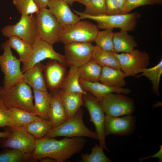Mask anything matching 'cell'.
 <instances>
[{
    "label": "cell",
    "instance_id": "obj_1",
    "mask_svg": "<svg viewBox=\"0 0 162 162\" xmlns=\"http://www.w3.org/2000/svg\"><path fill=\"white\" fill-rule=\"evenodd\" d=\"M86 141L83 137H65L60 140L44 137L35 139L34 149L31 153L33 159L39 160L45 157L63 162L83 149Z\"/></svg>",
    "mask_w": 162,
    "mask_h": 162
},
{
    "label": "cell",
    "instance_id": "obj_2",
    "mask_svg": "<svg viewBox=\"0 0 162 162\" xmlns=\"http://www.w3.org/2000/svg\"><path fill=\"white\" fill-rule=\"evenodd\" d=\"M31 87L23 81L5 88L0 86V100L8 108L26 110L37 115Z\"/></svg>",
    "mask_w": 162,
    "mask_h": 162
},
{
    "label": "cell",
    "instance_id": "obj_3",
    "mask_svg": "<svg viewBox=\"0 0 162 162\" xmlns=\"http://www.w3.org/2000/svg\"><path fill=\"white\" fill-rule=\"evenodd\" d=\"M81 20L88 19L95 21L99 28L104 30L119 28L128 32L135 30L140 15L137 12L98 16H92L74 10Z\"/></svg>",
    "mask_w": 162,
    "mask_h": 162
},
{
    "label": "cell",
    "instance_id": "obj_4",
    "mask_svg": "<svg viewBox=\"0 0 162 162\" xmlns=\"http://www.w3.org/2000/svg\"><path fill=\"white\" fill-rule=\"evenodd\" d=\"M99 28L87 21H81L71 24L62 26L58 41L64 44L73 43L94 42Z\"/></svg>",
    "mask_w": 162,
    "mask_h": 162
},
{
    "label": "cell",
    "instance_id": "obj_5",
    "mask_svg": "<svg viewBox=\"0 0 162 162\" xmlns=\"http://www.w3.org/2000/svg\"><path fill=\"white\" fill-rule=\"evenodd\" d=\"M83 116V111L80 108L73 116L65 122L53 128L45 137H87L98 140L96 132L88 129L84 124Z\"/></svg>",
    "mask_w": 162,
    "mask_h": 162
},
{
    "label": "cell",
    "instance_id": "obj_6",
    "mask_svg": "<svg viewBox=\"0 0 162 162\" xmlns=\"http://www.w3.org/2000/svg\"><path fill=\"white\" fill-rule=\"evenodd\" d=\"M3 53L0 55V67L4 74L3 86L10 87L22 81L23 73L20 68L21 62L13 54L11 48L6 41L1 46Z\"/></svg>",
    "mask_w": 162,
    "mask_h": 162
},
{
    "label": "cell",
    "instance_id": "obj_7",
    "mask_svg": "<svg viewBox=\"0 0 162 162\" xmlns=\"http://www.w3.org/2000/svg\"><path fill=\"white\" fill-rule=\"evenodd\" d=\"M2 35L9 38H18L32 45L40 38L36 26L35 15H21L15 24L5 26L1 30Z\"/></svg>",
    "mask_w": 162,
    "mask_h": 162
},
{
    "label": "cell",
    "instance_id": "obj_8",
    "mask_svg": "<svg viewBox=\"0 0 162 162\" xmlns=\"http://www.w3.org/2000/svg\"><path fill=\"white\" fill-rule=\"evenodd\" d=\"M35 21L40 38L53 45L59 42L62 25L47 7L40 8L35 14Z\"/></svg>",
    "mask_w": 162,
    "mask_h": 162
},
{
    "label": "cell",
    "instance_id": "obj_9",
    "mask_svg": "<svg viewBox=\"0 0 162 162\" xmlns=\"http://www.w3.org/2000/svg\"><path fill=\"white\" fill-rule=\"evenodd\" d=\"M106 115L113 117L132 115L135 111L132 99L122 94H108L98 100Z\"/></svg>",
    "mask_w": 162,
    "mask_h": 162
},
{
    "label": "cell",
    "instance_id": "obj_10",
    "mask_svg": "<svg viewBox=\"0 0 162 162\" xmlns=\"http://www.w3.org/2000/svg\"><path fill=\"white\" fill-rule=\"evenodd\" d=\"M8 128L10 134L6 137L0 138V147L14 149L32 153L35 147V138L24 127L15 126Z\"/></svg>",
    "mask_w": 162,
    "mask_h": 162
},
{
    "label": "cell",
    "instance_id": "obj_11",
    "mask_svg": "<svg viewBox=\"0 0 162 162\" xmlns=\"http://www.w3.org/2000/svg\"><path fill=\"white\" fill-rule=\"evenodd\" d=\"M115 54L121 69L127 77L136 76L147 68L149 64L150 58L148 54L138 49H134L127 53L115 52Z\"/></svg>",
    "mask_w": 162,
    "mask_h": 162
},
{
    "label": "cell",
    "instance_id": "obj_12",
    "mask_svg": "<svg viewBox=\"0 0 162 162\" xmlns=\"http://www.w3.org/2000/svg\"><path fill=\"white\" fill-rule=\"evenodd\" d=\"M83 105L87 109L90 121L94 125L96 133L99 142V145L109 152L106 144V137L104 124L106 114L99 101L93 95H84Z\"/></svg>",
    "mask_w": 162,
    "mask_h": 162
},
{
    "label": "cell",
    "instance_id": "obj_13",
    "mask_svg": "<svg viewBox=\"0 0 162 162\" xmlns=\"http://www.w3.org/2000/svg\"><path fill=\"white\" fill-rule=\"evenodd\" d=\"M94 46L90 43L64 44V64L78 68L92 59Z\"/></svg>",
    "mask_w": 162,
    "mask_h": 162
},
{
    "label": "cell",
    "instance_id": "obj_14",
    "mask_svg": "<svg viewBox=\"0 0 162 162\" xmlns=\"http://www.w3.org/2000/svg\"><path fill=\"white\" fill-rule=\"evenodd\" d=\"M53 45L40 38L32 45L33 51L28 61L21 68L23 73L36 64L45 59H53L64 64V56L55 50Z\"/></svg>",
    "mask_w": 162,
    "mask_h": 162
},
{
    "label": "cell",
    "instance_id": "obj_15",
    "mask_svg": "<svg viewBox=\"0 0 162 162\" xmlns=\"http://www.w3.org/2000/svg\"><path fill=\"white\" fill-rule=\"evenodd\" d=\"M136 118L132 115L118 117L106 115L104 124L105 134L106 136L129 135L136 129Z\"/></svg>",
    "mask_w": 162,
    "mask_h": 162
},
{
    "label": "cell",
    "instance_id": "obj_16",
    "mask_svg": "<svg viewBox=\"0 0 162 162\" xmlns=\"http://www.w3.org/2000/svg\"><path fill=\"white\" fill-rule=\"evenodd\" d=\"M65 64L57 60L49 59L44 65V75L47 88L52 94L61 89L66 76Z\"/></svg>",
    "mask_w": 162,
    "mask_h": 162
},
{
    "label": "cell",
    "instance_id": "obj_17",
    "mask_svg": "<svg viewBox=\"0 0 162 162\" xmlns=\"http://www.w3.org/2000/svg\"><path fill=\"white\" fill-rule=\"evenodd\" d=\"M63 0H50L47 7L51 13L62 26L75 23L81 20L70 10Z\"/></svg>",
    "mask_w": 162,
    "mask_h": 162
},
{
    "label": "cell",
    "instance_id": "obj_18",
    "mask_svg": "<svg viewBox=\"0 0 162 162\" xmlns=\"http://www.w3.org/2000/svg\"><path fill=\"white\" fill-rule=\"evenodd\" d=\"M79 81L83 89L91 92L98 100L110 93L128 94L131 92L128 88L112 86L98 82L88 81L80 78Z\"/></svg>",
    "mask_w": 162,
    "mask_h": 162
},
{
    "label": "cell",
    "instance_id": "obj_19",
    "mask_svg": "<svg viewBox=\"0 0 162 162\" xmlns=\"http://www.w3.org/2000/svg\"><path fill=\"white\" fill-rule=\"evenodd\" d=\"M44 65L36 64L23 73L22 81L32 89L47 91L44 75Z\"/></svg>",
    "mask_w": 162,
    "mask_h": 162
},
{
    "label": "cell",
    "instance_id": "obj_20",
    "mask_svg": "<svg viewBox=\"0 0 162 162\" xmlns=\"http://www.w3.org/2000/svg\"><path fill=\"white\" fill-rule=\"evenodd\" d=\"M52 94L49 119L55 127L65 122L68 118L58 92Z\"/></svg>",
    "mask_w": 162,
    "mask_h": 162
},
{
    "label": "cell",
    "instance_id": "obj_21",
    "mask_svg": "<svg viewBox=\"0 0 162 162\" xmlns=\"http://www.w3.org/2000/svg\"><path fill=\"white\" fill-rule=\"evenodd\" d=\"M68 118L73 116L83 105L82 94L58 91Z\"/></svg>",
    "mask_w": 162,
    "mask_h": 162
},
{
    "label": "cell",
    "instance_id": "obj_22",
    "mask_svg": "<svg viewBox=\"0 0 162 162\" xmlns=\"http://www.w3.org/2000/svg\"><path fill=\"white\" fill-rule=\"evenodd\" d=\"M126 77L125 74L121 69L103 67L99 81L109 86L122 87L126 85L124 78Z\"/></svg>",
    "mask_w": 162,
    "mask_h": 162
},
{
    "label": "cell",
    "instance_id": "obj_23",
    "mask_svg": "<svg viewBox=\"0 0 162 162\" xmlns=\"http://www.w3.org/2000/svg\"><path fill=\"white\" fill-rule=\"evenodd\" d=\"M113 44L114 52L117 53L129 52L137 46L134 37L122 30L114 32Z\"/></svg>",
    "mask_w": 162,
    "mask_h": 162
},
{
    "label": "cell",
    "instance_id": "obj_24",
    "mask_svg": "<svg viewBox=\"0 0 162 162\" xmlns=\"http://www.w3.org/2000/svg\"><path fill=\"white\" fill-rule=\"evenodd\" d=\"M32 89L37 115L42 118L49 120V112L52 94L48 91Z\"/></svg>",
    "mask_w": 162,
    "mask_h": 162
},
{
    "label": "cell",
    "instance_id": "obj_25",
    "mask_svg": "<svg viewBox=\"0 0 162 162\" xmlns=\"http://www.w3.org/2000/svg\"><path fill=\"white\" fill-rule=\"evenodd\" d=\"M92 59L102 67L121 69L115 52L104 50L96 45L94 46Z\"/></svg>",
    "mask_w": 162,
    "mask_h": 162
},
{
    "label": "cell",
    "instance_id": "obj_26",
    "mask_svg": "<svg viewBox=\"0 0 162 162\" xmlns=\"http://www.w3.org/2000/svg\"><path fill=\"white\" fill-rule=\"evenodd\" d=\"M70 68L59 91L78 93L82 94L83 95H86L87 92L83 89L80 84L78 68Z\"/></svg>",
    "mask_w": 162,
    "mask_h": 162
},
{
    "label": "cell",
    "instance_id": "obj_27",
    "mask_svg": "<svg viewBox=\"0 0 162 162\" xmlns=\"http://www.w3.org/2000/svg\"><path fill=\"white\" fill-rule=\"evenodd\" d=\"M102 68L91 59L78 68L80 78L88 81L99 82Z\"/></svg>",
    "mask_w": 162,
    "mask_h": 162
},
{
    "label": "cell",
    "instance_id": "obj_28",
    "mask_svg": "<svg viewBox=\"0 0 162 162\" xmlns=\"http://www.w3.org/2000/svg\"><path fill=\"white\" fill-rule=\"evenodd\" d=\"M53 127L50 120L40 117L24 127L28 133L36 139L45 137Z\"/></svg>",
    "mask_w": 162,
    "mask_h": 162
},
{
    "label": "cell",
    "instance_id": "obj_29",
    "mask_svg": "<svg viewBox=\"0 0 162 162\" xmlns=\"http://www.w3.org/2000/svg\"><path fill=\"white\" fill-rule=\"evenodd\" d=\"M6 41L11 48L16 51L23 64H25L32 53V45L14 36L8 38Z\"/></svg>",
    "mask_w": 162,
    "mask_h": 162
},
{
    "label": "cell",
    "instance_id": "obj_30",
    "mask_svg": "<svg viewBox=\"0 0 162 162\" xmlns=\"http://www.w3.org/2000/svg\"><path fill=\"white\" fill-rule=\"evenodd\" d=\"M9 116L15 126L24 127L40 117L26 110L16 108H9Z\"/></svg>",
    "mask_w": 162,
    "mask_h": 162
},
{
    "label": "cell",
    "instance_id": "obj_31",
    "mask_svg": "<svg viewBox=\"0 0 162 162\" xmlns=\"http://www.w3.org/2000/svg\"><path fill=\"white\" fill-rule=\"evenodd\" d=\"M0 152V162H36L28 153L20 150L8 148H4Z\"/></svg>",
    "mask_w": 162,
    "mask_h": 162
},
{
    "label": "cell",
    "instance_id": "obj_32",
    "mask_svg": "<svg viewBox=\"0 0 162 162\" xmlns=\"http://www.w3.org/2000/svg\"><path fill=\"white\" fill-rule=\"evenodd\" d=\"M142 74L138 76H144L148 78L151 82L154 93L159 95V86L162 74V60L155 66L151 68H146L142 70Z\"/></svg>",
    "mask_w": 162,
    "mask_h": 162
},
{
    "label": "cell",
    "instance_id": "obj_33",
    "mask_svg": "<svg viewBox=\"0 0 162 162\" xmlns=\"http://www.w3.org/2000/svg\"><path fill=\"white\" fill-rule=\"evenodd\" d=\"M113 30L110 29L99 31L94 41L96 45L104 50L114 52Z\"/></svg>",
    "mask_w": 162,
    "mask_h": 162
},
{
    "label": "cell",
    "instance_id": "obj_34",
    "mask_svg": "<svg viewBox=\"0 0 162 162\" xmlns=\"http://www.w3.org/2000/svg\"><path fill=\"white\" fill-rule=\"evenodd\" d=\"M103 147L96 144L92 148L91 153L81 154V162H111L112 161L104 154Z\"/></svg>",
    "mask_w": 162,
    "mask_h": 162
},
{
    "label": "cell",
    "instance_id": "obj_35",
    "mask_svg": "<svg viewBox=\"0 0 162 162\" xmlns=\"http://www.w3.org/2000/svg\"><path fill=\"white\" fill-rule=\"evenodd\" d=\"M12 2L21 15L36 14L40 9L34 0H13Z\"/></svg>",
    "mask_w": 162,
    "mask_h": 162
},
{
    "label": "cell",
    "instance_id": "obj_36",
    "mask_svg": "<svg viewBox=\"0 0 162 162\" xmlns=\"http://www.w3.org/2000/svg\"><path fill=\"white\" fill-rule=\"evenodd\" d=\"M83 12L92 16L106 14L105 0H91L86 5Z\"/></svg>",
    "mask_w": 162,
    "mask_h": 162
},
{
    "label": "cell",
    "instance_id": "obj_37",
    "mask_svg": "<svg viewBox=\"0 0 162 162\" xmlns=\"http://www.w3.org/2000/svg\"><path fill=\"white\" fill-rule=\"evenodd\" d=\"M162 0H127L122 14L129 13L138 7L145 5H161Z\"/></svg>",
    "mask_w": 162,
    "mask_h": 162
},
{
    "label": "cell",
    "instance_id": "obj_38",
    "mask_svg": "<svg viewBox=\"0 0 162 162\" xmlns=\"http://www.w3.org/2000/svg\"><path fill=\"white\" fill-rule=\"evenodd\" d=\"M8 110V108L0 100V128L15 126L9 116Z\"/></svg>",
    "mask_w": 162,
    "mask_h": 162
},
{
    "label": "cell",
    "instance_id": "obj_39",
    "mask_svg": "<svg viewBox=\"0 0 162 162\" xmlns=\"http://www.w3.org/2000/svg\"><path fill=\"white\" fill-rule=\"evenodd\" d=\"M105 1L106 14H121L118 7L117 0H105Z\"/></svg>",
    "mask_w": 162,
    "mask_h": 162
},
{
    "label": "cell",
    "instance_id": "obj_40",
    "mask_svg": "<svg viewBox=\"0 0 162 162\" xmlns=\"http://www.w3.org/2000/svg\"><path fill=\"white\" fill-rule=\"evenodd\" d=\"M162 147L161 145L160 147V148L159 151L154 155L151 156L141 158L139 159V161H142L145 159H148L149 158H159V162H162Z\"/></svg>",
    "mask_w": 162,
    "mask_h": 162
},
{
    "label": "cell",
    "instance_id": "obj_41",
    "mask_svg": "<svg viewBox=\"0 0 162 162\" xmlns=\"http://www.w3.org/2000/svg\"><path fill=\"white\" fill-rule=\"evenodd\" d=\"M40 8L47 7L50 0H34Z\"/></svg>",
    "mask_w": 162,
    "mask_h": 162
},
{
    "label": "cell",
    "instance_id": "obj_42",
    "mask_svg": "<svg viewBox=\"0 0 162 162\" xmlns=\"http://www.w3.org/2000/svg\"><path fill=\"white\" fill-rule=\"evenodd\" d=\"M127 1V0H117L118 7L121 14L123 13Z\"/></svg>",
    "mask_w": 162,
    "mask_h": 162
},
{
    "label": "cell",
    "instance_id": "obj_43",
    "mask_svg": "<svg viewBox=\"0 0 162 162\" xmlns=\"http://www.w3.org/2000/svg\"><path fill=\"white\" fill-rule=\"evenodd\" d=\"M39 160L40 162H56L55 159L49 157L42 158Z\"/></svg>",
    "mask_w": 162,
    "mask_h": 162
},
{
    "label": "cell",
    "instance_id": "obj_44",
    "mask_svg": "<svg viewBox=\"0 0 162 162\" xmlns=\"http://www.w3.org/2000/svg\"><path fill=\"white\" fill-rule=\"evenodd\" d=\"M10 133V132L8 129L4 131L0 132V138H4L8 136Z\"/></svg>",
    "mask_w": 162,
    "mask_h": 162
},
{
    "label": "cell",
    "instance_id": "obj_45",
    "mask_svg": "<svg viewBox=\"0 0 162 162\" xmlns=\"http://www.w3.org/2000/svg\"><path fill=\"white\" fill-rule=\"evenodd\" d=\"M90 0H75V2H77L85 5Z\"/></svg>",
    "mask_w": 162,
    "mask_h": 162
},
{
    "label": "cell",
    "instance_id": "obj_46",
    "mask_svg": "<svg viewBox=\"0 0 162 162\" xmlns=\"http://www.w3.org/2000/svg\"><path fill=\"white\" fill-rule=\"evenodd\" d=\"M66 2L69 5L72 6L74 3L75 2V0H63Z\"/></svg>",
    "mask_w": 162,
    "mask_h": 162
}]
</instances>
